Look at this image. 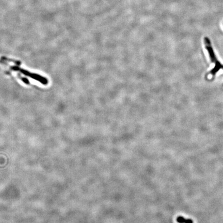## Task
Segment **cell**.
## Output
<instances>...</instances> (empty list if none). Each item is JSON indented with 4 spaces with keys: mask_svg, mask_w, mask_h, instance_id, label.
<instances>
[{
    "mask_svg": "<svg viewBox=\"0 0 223 223\" xmlns=\"http://www.w3.org/2000/svg\"><path fill=\"white\" fill-rule=\"evenodd\" d=\"M204 42L205 47L208 52L211 61L212 63H214L215 65L214 68L210 72V73L212 75H215L217 72L219 71V69H223V65H222L221 63H219V62L217 60V59L216 57L209 38L207 37H204Z\"/></svg>",
    "mask_w": 223,
    "mask_h": 223,
    "instance_id": "1",
    "label": "cell"
},
{
    "mask_svg": "<svg viewBox=\"0 0 223 223\" xmlns=\"http://www.w3.org/2000/svg\"><path fill=\"white\" fill-rule=\"evenodd\" d=\"M177 221L179 223H193L192 219H185L182 217H178Z\"/></svg>",
    "mask_w": 223,
    "mask_h": 223,
    "instance_id": "2",
    "label": "cell"
}]
</instances>
